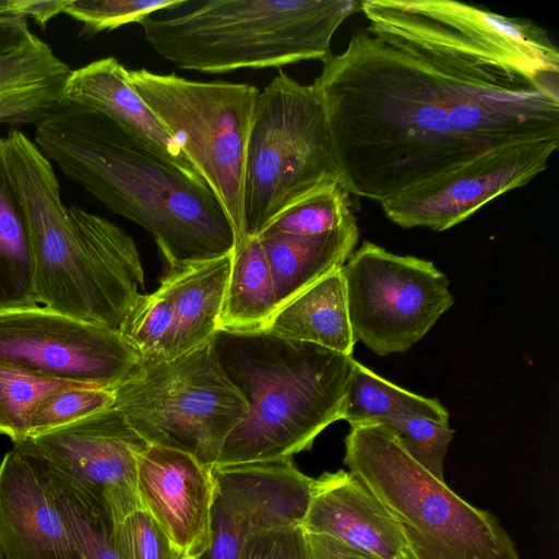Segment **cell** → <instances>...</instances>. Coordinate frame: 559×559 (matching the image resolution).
I'll list each match as a JSON object with an SVG mask.
<instances>
[{
  "mask_svg": "<svg viewBox=\"0 0 559 559\" xmlns=\"http://www.w3.org/2000/svg\"><path fill=\"white\" fill-rule=\"evenodd\" d=\"M342 272L355 338L380 356L407 352L454 304L447 275L431 261L370 241Z\"/></svg>",
  "mask_w": 559,
  "mask_h": 559,
  "instance_id": "30bf717a",
  "label": "cell"
},
{
  "mask_svg": "<svg viewBox=\"0 0 559 559\" xmlns=\"http://www.w3.org/2000/svg\"><path fill=\"white\" fill-rule=\"evenodd\" d=\"M231 251L218 258L167 264L162 285L174 309V335L168 359L211 343L228 283Z\"/></svg>",
  "mask_w": 559,
  "mask_h": 559,
  "instance_id": "ffe728a7",
  "label": "cell"
},
{
  "mask_svg": "<svg viewBox=\"0 0 559 559\" xmlns=\"http://www.w3.org/2000/svg\"><path fill=\"white\" fill-rule=\"evenodd\" d=\"M402 417H424L449 425V413L439 400L415 394L391 383L354 359L342 406V419L354 427L384 424L389 419Z\"/></svg>",
  "mask_w": 559,
  "mask_h": 559,
  "instance_id": "d4e9b609",
  "label": "cell"
},
{
  "mask_svg": "<svg viewBox=\"0 0 559 559\" xmlns=\"http://www.w3.org/2000/svg\"><path fill=\"white\" fill-rule=\"evenodd\" d=\"M358 238L356 219L318 235L259 238L271 269L278 308L342 267Z\"/></svg>",
  "mask_w": 559,
  "mask_h": 559,
  "instance_id": "44dd1931",
  "label": "cell"
},
{
  "mask_svg": "<svg viewBox=\"0 0 559 559\" xmlns=\"http://www.w3.org/2000/svg\"><path fill=\"white\" fill-rule=\"evenodd\" d=\"M309 559H368L334 539L317 534H308Z\"/></svg>",
  "mask_w": 559,
  "mask_h": 559,
  "instance_id": "8d00e7d4",
  "label": "cell"
},
{
  "mask_svg": "<svg viewBox=\"0 0 559 559\" xmlns=\"http://www.w3.org/2000/svg\"><path fill=\"white\" fill-rule=\"evenodd\" d=\"M31 33L27 19L11 10L10 0H0V50L12 48Z\"/></svg>",
  "mask_w": 559,
  "mask_h": 559,
  "instance_id": "e575fe53",
  "label": "cell"
},
{
  "mask_svg": "<svg viewBox=\"0 0 559 559\" xmlns=\"http://www.w3.org/2000/svg\"><path fill=\"white\" fill-rule=\"evenodd\" d=\"M349 195L338 181L321 182L278 213L258 237L309 236L336 229L356 219Z\"/></svg>",
  "mask_w": 559,
  "mask_h": 559,
  "instance_id": "484cf974",
  "label": "cell"
},
{
  "mask_svg": "<svg viewBox=\"0 0 559 559\" xmlns=\"http://www.w3.org/2000/svg\"><path fill=\"white\" fill-rule=\"evenodd\" d=\"M212 477L211 543L199 559H240L252 536L301 525L314 479L293 460L213 467Z\"/></svg>",
  "mask_w": 559,
  "mask_h": 559,
  "instance_id": "5bb4252c",
  "label": "cell"
},
{
  "mask_svg": "<svg viewBox=\"0 0 559 559\" xmlns=\"http://www.w3.org/2000/svg\"><path fill=\"white\" fill-rule=\"evenodd\" d=\"M0 360L49 379L112 391L141 356L119 331L37 305L0 312Z\"/></svg>",
  "mask_w": 559,
  "mask_h": 559,
  "instance_id": "7c38bea8",
  "label": "cell"
},
{
  "mask_svg": "<svg viewBox=\"0 0 559 559\" xmlns=\"http://www.w3.org/2000/svg\"><path fill=\"white\" fill-rule=\"evenodd\" d=\"M186 0H69L63 13L81 22L80 35L93 36L180 7Z\"/></svg>",
  "mask_w": 559,
  "mask_h": 559,
  "instance_id": "4dcf8cb0",
  "label": "cell"
},
{
  "mask_svg": "<svg viewBox=\"0 0 559 559\" xmlns=\"http://www.w3.org/2000/svg\"><path fill=\"white\" fill-rule=\"evenodd\" d=\"M63 99L97 110L143 146L177 167L197 173L167 130L129 82L115 57L71 70Z\"/></svg>",
  "mask_w": 559,
  "mask_h": 559,
  "instance_id": "ac0fdd59",
  "label": "cell"
},
{
  "mask_svg": "<svg viewBox=\"0 0 559 559\" xmlns=\"http://www.w3.org/2000/svg\"><path fill=\"white\" fill-rule=\"evenodd\" d=\"M312 84L342 185L379 203L496 150L559 142L558 49L369 24Z\"/></svg>",
  "mask_w": 559,
  "mask_h": 559,
  "instance_id": "6da1fadb",
  "label": "cell"
},
{
  "mask_svg": "<svg viewBox=\"0 0 559 559\" xmlns=\"http://www.w3.org/2000/svg\"><path fill=\"white\" fill-rule=\"evenodd\" d=\"M69 1V0H68ZM68 1L64 0H10L11 10L24 17L33 19L45 28L48 21L63 12Z\"/></svg>",
  "mask_w": 559,
  "mask_h": 559,
  "instance_id": "d590c367",
  "label": "cell"
},
{
  "mask_svg": "<svg viewBox=\"0 0 559 559\" xmlns=\"http://www.w3.org/2000/svg\"><path fill=\"white\" fill-rule=\"evenodd\" d=\"M397 559H413L407 552Z\"/></svg>",
  "mask_w": 559,
  "mask_h": 559,
  "instance_id": "74e56055",
  "label": "cell"
},
{
  "mask_svg": "<svg viewBox=\"0 0 559 559\" xmlns=\"http://www.w3.org/2000/svg\"><path fill=\"white\" fill-rule=\"evenodd\" d=\"M409 454L432 475L444 480V460L454 430L424 417H402L386 420Z\"/></svg>",
  "mask_w": 559,
  "mask_h": 559,
  "instance_id": "1f68e13d",
  "label": "cell"
},
{
  "mask_svg": "<svg viewBox=\"0 0 559 559\" xmlns=\"http://www.w3.org/2000/svg\"><path fill=\"white\" fill-rule=\"evenodd\" d=\"M34 461L39 466L75 538L82 558L122 559L114 536L116 525L111 520L67 481Z\"/></svg>",
  "mask_w": 559,
  "mask_h": 559,
  "instance_id": "4316f807",
  "label": "cell"
},
{
  "mask_svg": "<svg viewBox=\"0 0 559 559\" xmlns=\"http://www.w3.org/2000/svg\"><path fill=\"white\" fill-rule=\"evenodd\" d=\"M0 559H2V558H1V555H0Z\"/></svg>",
  "mask_w": 559,
  "mask_h": 559,
  "instance_id": "ab89813d",
  "label": "cell"
},
{
  "mask_svg": "<svg viewBox=\"0 0 559 559\" xmlns=\"http://www.w3.org/2000/svg\"><path fill=\"white\" fill-rule=\"evenodd\" d=\"M210 344L247 404L214 467L292 460L342 419L352 356L264 331L218 330Z\"/></svg>",
  "mask_w": 559,
  "mask_h": 559,
  "instance_id": "277c9868",
  "label": "cell"
},
{
  "mask_svg": "<svg viewBox=\"0 0 559 559\" xmlns=\"http://www.w3.org/2000/svg\"><path fill=\"white\" fill-rule=\"evenodd\" d=\"M240 559H309L306 532L301 525L263 531L248 540Z\"/></svg>",
  "mask_w": 559,
  "mask_h": 559,
  "instance_id": "836d02e7",
  "label": "cell"
},
{
  "mask_svg": "<svg viewBox=\"0 0 559 559\" xmlns=\"http://www.w3.org/2000/svg\"><path fill=\"white\" fill-rule=\"evenodd\" d=\"M278 309L271 269L258 237L234 243L218 330L264 331Z\"/></svg>",
  "mask_w": 559,
  "mask_h": 559,
  "instance_id": "cb8c5ba5",
  "label": "cell"
},
{
  "mask_svg": "<svg viewBox=\"0 0 559 559\" xmlns=\"http://www.w3.org/2000/svg\"><path fill=\"white\" fill-rule=\"evenodd\" d=\"M558 145L543 141L496 150L385 200L381 207L403 228L447 230L495 198L530 182L546 169Z\"/></svg>",
  "mask_w": 559,
  "mask_h": 559,
  "instance_id": "4fadbf2b",
  "label": "cell"
},
{
  "mask_svg": "<svg viewBox=\"0 0 559 559\" xmlns=\"http://www.w3.org/2000/svg\"><path fill=\"white\" fill-rule=\"evenodd\" d=\"M38 304L29 223L0 139V312Z\"/></svg>",
  "mask_w": 559,
  "mask_h": 559,
  "instance_id": "603a6c76",
  "label": "cell"
},
{
  "mask_svg": "<svg viewBox=\"0 0 559 559\" xmlns=\"http://www.w3.org/2000/svg\"><path fill=\"white\" fill-rule=\"evenodd\" d=\"M173 559H189V558H183L181 557L180 555H178L176 551H175V555H174V558Z\"/></svg>",
  "mask_w": 559,
  "mask_h": 559,
  "instance_id": "f35d334b",
  "label": "cell"
},
{
  "mask_svg": "<svg viewBox=\"0 0 559 559\" xmlns=\"http://www.w3.org/2000/svg\"><path fill=\"white\" fill-rule=\"evenodd\" d=\"M2 559H83L36 462L17 447L0 461Z\"/></svg>",
  "mask_w": 559,
  "mask_h": 559,
  "instance_id": "2e32d148",
  "label": "cell"
},
{
  "mask_svg": "<svg viewBox=\"0 0 559 559\" xmlns=\"http://www.w3.org/2000/svg\"><path fill=\"white\" fill-rule=\"evenodd\" d=\"M182 4L174 13L150 15L140 25L158 56L202 73L323 62L332 56L337 28L360 11L355 0H209L188 9Z\"/></svg>",
  "mask_w": 559,
  "mask_h": 559,
  "instance_id": "5b68a950",
  "label": "cell"
},
{
  "mask_svg": "<svg viewBox=\"0 0 559 559\" xmlns=\"http://www.w3.org/2000/svg\"><path fill=\"white\" fill-rule=\"evenodd\" d=\"M128 78L217 199L235 242L248 238L243 214L246 158L260 88L147 69L128 70Z\"/></svg>",
  "mask_w": 559,
  "mask_h": 559,
  "instance_id": "52a82bcc",
  "label": "cell"
},
{
  "mask_svg": "<svg viewBox=\"0 0 559 559\" xmlns=\"http://www.w3.org/2000/svg\"><path fill=\"white\" fill-rule=\"evenodd\" d=\"M264 332L352 356L357 341L349 321L342 267L278 308Z\"/></svg>",
  "mask_w": 559,
  "mask_h": 559,
  "instance_id": "7402d4cb",
  "label": "cell"
},
{
  "mask_svg": "<svg viewBox=\"0 0 559 559\" xmlns=\"http://www.w3.org/2000/svg\"><path fill=\"white\" fill-rule=\"evenodd\" d=\"M328 180L341 181L335 146L318 88L280 72L260 90L246 158V234L258 237L295 200Z\"/></svg>",
  "mask_w": 559,
  "mask_h": 559,
  "instance_id": "ba28073f",
  "label": "cell"
},
{
  "mask_svg": "<svg viewBox=\"0 0 559 559\" xmlns=\"http://www.w3.org/2000/svg\"><path fill=\"white\" fill-rule=\"evenodd\" d=\"M112 393V406L148 444L186 452L209 468L247 413L211 344L169 360H141Z\"/></svg>",
  "mask_w": 559,
  "mask_h": 559,
  "instance_id": "9c48e42d",
  "label": "cell"
},
{
  "mask_svg": "<svg viewBox=\"0 0 559 559\" xmlns=\"http://www.w3.org/2000/svg\"><path fill=\"white\" fill-rule=\"evenodd\" d=\"M111 390L72 386L52 392L38 402L28 421V435L35 437L112 406Z\"/></svg>",
  "mask_w": 559,
  "mask_h": 559,
  "instance_id": "f546056e",
  "label": "cell"
},
{
  "mask_svg": "<svg viewBox=\"0 0 559 559\" xmlns=\"http://www.w3.org/2000/svg\"><path fill=\"white\" fill-rule=\"evenodd\" d=\"M301 526L308 534L330 537L368 559H397L407 552L385 508L345 469L313 479Z\"/></svg>",
  "mask_w": 559,
  "mask_h": 559,
  "instance_id": "e0dca14e",
  "label": "cell"
},
{
  "mask_svg": "<svg viewBox=\"0 0 559 559\" xmlns=\"http://www.w3.org/2000/svg\"><path fill=\"white\" fill-rule=\"evenodd\" d=\"M35 127L34 143L48 160L146 229L166 264L233 250L231 225L199 174L165 160L102 112L63 102Z\"/></svg>",
  "mask_w": 559,
  "mask_h": 559,
  "instance_id": "7a4b0ae2",
  "label": "cell"
},
{
  "mask_svg": "<svg viewBox=\"0 0 559 559\" xmlns=\"http://www.w3.org/2000/svg\"><path fill=\"white\" fill-rule=\"evenodd\" d=\"M5 154L32 235L39 304L60 314L120 331L144 284L133 238L105 217L67 207L52 164L21 131Z\"/></svg>",
  "mask_w": 559,
  "mask_h": 559,
  "instance_id": "3957f363",
  "label": "cell"
},
{
  "mask_svg": "<svg viewBox=\"0 0 559 559\" xmlns=\"http://www.w3.org/2000/svg\"><path fill=\"white\" fill-rule=\"evenodd\" d=\"M174 309L166 289L140 294L120 328L122 337L146 362L164 361L174 335Z\"/></svg>",
  "mask_w": 559,
  "mask_h": 559,
  "instance_id": "f1b7e54d",
  "label": "cell"
},
{
  "mask_svg": "<svg viewBox=\"0 0 559 559\" xmlns=\"http://www.w3.org/2000/svg\"><path fill=\"white\" fill-rule=\"evenodd\" d=\"M115 542L122 559H173L175 550L159 525L143 509L115 526Z\"/></svg>",
  "mask_w": 559,
  "mask_h": 559,
  "instance_id": "d6a6232c",
  "label": "cell"
},
{
  "mask_svg": "<svg viewBox=\"0 0 559 559\" xmlns=\"http://www.w3.org/2000/svg\"><path fill=\"white\" fill-rule=\"evenodd\" d=\"M344 464L382 503L413 559H520L513 539L417 462L386 425L350 427Z\"/></svg>",
  "mask_w": 559,
  "mask_h": 559,
  "instance_id": "8992f818",
  "label": "cell"
},
{
  "mask_svg": "<svg viewBox=\"0 0 559 559\" xmlns=\"http://www.w3.org/2000/svg\"><path fill=\"white\" fill-rule=\"evenodd\" d=\"M70 73L69 66L33 33L0 50V123L37 126L64 102Z\"/></svg>",
  "mask_w": 559,
  "mask_h": 559,
  "instance_id": "d6986e66",
  "label": "cell"
},
{
  "mask_svg": "<svg viewBox=\"0 0 559 559\" xmlns=\"http://www.w3.org/2000/svg\"><path fill=\"white\" fill-rule=\"evenodd\" d=\"M14 445L67 481L115 525L142 509L138 457L148 443L114 406Z\"/></svg>",
  "mask_w": 559,
  "mask_h": 559,
  "instance_id": "8fae6325",
  "label": "cell"
},
{
  "mask_svg": "<svg viewBox=\"0 0 559 559\" xmlns=\"http://www.w3.org/2000/svg\"><path fill=\"white\" fill-rule=\"evenodd\" d=\"M138 493L178 555L199 559L209 549L212 468L186 452L148 444L138 457Z\"/></svg>",
  "mask_w": 559,
  "mask_h": 559,
  "instance_id": "9a60e30c",
  "label": "cell"
},
{
  "mask_svg": "<svg viewBox=\"0 0 559 559\" xmlns=\"http://www.w3.org/2000/svg\"><path fill=\"white\" fill-rule=\"evenodd\" d=\"M72 386L0 360V435L13 443L27 438L31 414L48 394Z\"/></svg>",
  "mask_w": 559,
  "mask_h": 559,
  "instance_id": "83f0119b",
  "label": "cell"
}]
</instances>
